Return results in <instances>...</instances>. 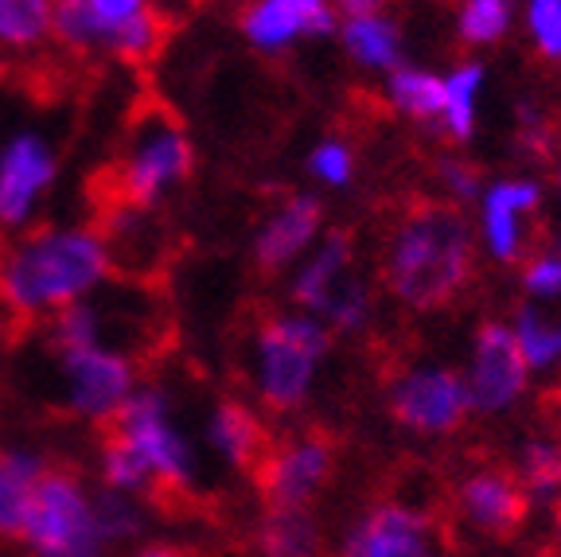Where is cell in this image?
I'll use <instances>...</instances> for the list:
<instances>
[{"label": "cell", "mask_w": 561, "mask_h": 557, "mask_svg": "<svg viewBox=\"0 0 561 557\" xmlns=\"http://www.w3.org/2000/svg\"><path fill=\"white\" fill-rule=\"evenodd\" d=\"M538 211H542V183L511 175L480 192V242L491 262L518 265L538 242Z\"/></svg>", "instance_id": "5bb4252c"}, {"label": "cell", "mask_w": 561, "mask_h": 557, "mask_svg": "<svg viewBox=\"0 0 561 557\" xmlns=\"http://www.w3.org/2000/svg\"><path fill=\"white\" fill-rule=\"evenodd\" d=\"M546 406H550L553 421H558V436H561V386H558V390L550 394V398H546Z\"/></svg>", "instance_id": "f35d334b"}, {"label": "cell", "mask_w": 561, "mask_h": 557, "mask_svg": "<svg viewBox=\"0 0 561 557\" xmlns=\"http://www.w3.org/2000/svg\"><path fill=\"white\" fill-rule=\"evenodd\" d=\"M340 464V444L324 429H297L289 436L270 441L257 468L250 471L257 496L270 511H300L332 484Z\"/></svg>", "instance_id": "30bf717a"}, {"label": "cell", "mask_w": 561, "mask_h": 557, "mask_svg": "<svg viewBox=\"0 0 561 557\" xmlns=\"http://www.w3.org/2000/svg\"><path fill=\"white\" fill-rule=\"evenodd\" d=\"M511 24H515V0H460L456 39L468 52H488L507 39Z\"/></svg>", "instance_id": "83f0119b"}, {"label": "cell", "mask_w": 561, "mask_h": 557, "mask_svg": "<svg viewBox=\"0 0 561 557\" xmlns=\"http://www.w3.org/2000/svg\"><path fill=\"white\" fill-rule=\"evenodd\" d=\"M117 441L140 461V468L152 479V503L149 507H175L180 499L192 496L195 484V456L187 444L184 429L175 421L172 394L164 386L140 383L129 394L117 418L105 425Z\"/></svg>", "instance_id": "5b68a950"}, {"label": "cell", "mask_w": 561, "mask_h": 557, "mask_svg": "<svg viewBox=\"0 0 561 557\" xmlns=\"http://www.w3.org/2000/svg\"><path fill=\"white\" fill-rule=\"evenodd\" d=\"M523 288L535 305L561 300V238L546 235L523 258Z\"/></svg>", "instance_id": "f546056e"}, {"label": "cell", "mask_w": 561, "mask_h": 557, "mask_svg": "<svg viewBox=\"0 0 561 557\" xmlns=\"http://www.w3.org/2000/svg\"><path fill=\"white\" fill-rule=\"evenodd\" d=\"M526 35L546 62H561V0H523Z\"/></svg>", "instance_id": "836d02e7"}, {"label": "cell", "mask_w": 561, "mask_h": 557, "mask_svg": "<svg viewBox=\"0 0 561 557\" xmlns=\"http://www.w3.org/2000/svg\"><path fill=\"white\" fill-rule=\"evenodd\" d=\"M4 336H9V316L0 312V343H4Z\"/></svg>", "instance_id": "60d3db41"}, {"label": "cell", "mask_w": 561, "mask_h": 557, "mask_svg": "<svg viewBox=\"0 0 561 557\" xmlns=\"http://www.w3.org/2000/svg\"><path fill=\"white\" fill-rule=\"evenodd\" d=\"M24 542L35 557H102L94 488L70 464H47L32 491L24 519Z\"/></svg>", "instance_id": "ba28073f"}, {"label": "cell", "mask_w": 561, "mask_h": 557, "mask_svg": "<svg viewBox=\"0 0 561 557\" xmlns=\"http://www.w3.org/2000/svg\"><path fill=\"white\" fill-rule=\"evenodd\" d=\"M145 503L129 496H117V491H94V514H98V531H102L105 546H114V542H129L145 531Z\"/></svg>", "instance_id": "1f68e13d"}, {"label": "cell", "mask_w": 561, "mask_h": 557, "mask_svg": "<svg viewBox=\"0 0 561 557\" xmlns=\"http://www.w3.org/2000/svg\"><path fill=\"white\" fill-rule=\"evenodd\" d=\"M382 94L394 114H402L405 122H413L430 137L445 140V82H440V75L398 62L394 70H386Z\"/></svg>", "instance_id": "d6986e66"}, {"label": "cell", "mask_w": 561, "mask_h": 557, "mask_svg": "<svg viewBox=\"0 0 561 557\" xmlns=\"http://www.w3.org/2000/svg\"><path fill=\"white\" fill-rule=\"evenodd\" d=\"M332 351V331L308 312H265L250 336V386L265 413H297Z\"/></svg>", "instance_id": "277c9868"}, {"label": "cell", "mask_w": 561, "mask_h": 557, "mask_svg": "<svg viewBox=\"0 0 561 557\" xmlns=\"http://www.w3.org/2000/svg\"><path fill=\"white\" fill-rule=\"evenodd\" d=\"M285 4H293V9L300 12V16H308V24L316 27V35H332L335 32V9L332 0H285Z\"/></svg>", "instance_id": "d590c367"}, {"label": "cell", "mask_w": 561, "mask_h": 557, "mask_svg": "<svg viewBox=\"0 0 561 557\" xmlns=\"http://www.w3.org/2000/svg\"><path fill=\"white\" fill-rule=\"evenodd\" d=\"M355 273V235L351 230H324L312 250L289 270V305L297 312L320 316L328 296Z\"/></svg>", "instance_id": "e0dca14e"}, {"label": "cell", "mask_w": 561, "mask_h": 557, "mask_svg": "<svg viewBox=\"0 0 561 557\" xmlns=\"http://www.w3.org/2000/svg\"><path fill=\"white\" fill-rule=\"evenodd\" d=\"M44 359L55 386V406L82 425L105 429L140 386L137 355L114 348V343L44 340Z\"/></svg>", "instance_id": "52a82bcc"}, {"label": "cell", "mask_w": 561, "mask_h": 557, "mask_svg": "<svg viewBox=\"0 0 561 557\" xmlns=\"http://www.w3.org/2000/svg\"><path fill=\"white\" fill-rule=\"evenodd\" d=\"M44 468L47 461L39 453L0 444V546L24 538L27 507H32V491Z\"/></svg>", "instance_id": "7402d4cb"}, {"label": "cell", "mask_w": 561, "mask_h": 557, "mask_svg": "<svg viewBox=\"0 0 561 557\" xmlns=\"http://www.w3.org/2000/svg\"><path fill=\"white\" fill-rule=\"evenodd\" d=\"M511 331H515V343L523 351L530 375H550L561 366V316L546 312L542 305L526 300V305L515 308V320H511Z\"/></svg>", "instance_id": "484cf974"}, {"label": "cell", "mask_w": 561, "mask_h": 557, "mask_svg": "<svg viewBox=\"0 0 561 557\" xmlns=\"http://www.w3.org/2000/svg\"><path fill=\"white\" fill-rule=\"evenodd\" d=\"M335 557H445V519L405 499H382L347 526Z\"/></svg>", "instance_id": "7c38bea8"}, {"label": "cell", "mask_w": 561, "mask_h": 557, "mask_svg": "<svg viewBox=\"0 0 561 557\" xmlns=\"http://www.w3.org/2000/svg\"><path fill=\"white\" fill-rule=\"evenodd\" d=\"M335 35L340 47L355 67L363 70H394L402 62L405 39L402 24L390 12H359V16H340L335 20Z\"/></svg>", "instance_id": "ffe728a7"}, {"label": "cell", "mask_w": 561, "mask_h": 557, "mask_svg": "<svg viewBox=\"0 0 561 557\" xmlns=\"http://www.w3.org/2000/svg\"><path fill=\"white\" fill-rule=\"evenodd\" d=\"M386 410L398 425L417 436H453L465 429L472 406H468L465 375L456 366L421 363L390 378Z\"/></svg>", "instance_id": "8fae6325"}, {"label": "cell", "mask_w": 561, "mask_h": 557, "mask_svg": "<svg viewBox=\"0 0 561 557\" xmlns=\"http://www.w3.org/2000/svg\"><path fill=\"white\" fill-rule=\"evenodd\" d=\"M390 0H332L335 16H359V12H386Z\"/></svg>", "instance_id": "8d00e7d4"}, {"label": "cell", "mask_w": 561, "mask_h": 557, "mask_svg": "<svg viewBox=\"0 0 561 557\" xmlns=\"http://www.w3.org/2000/svg\"><path fill=\"white\" fill-rule=\"evenodd\" d=\"M515 145L523 148L530 160H550L553 148H558V125H553V117L546 114L542 105L530 102V98H523V102L515 105Z\"/></svg>", "instance_id": "d6a6232c"}, {"label": "cell", "mask_w": 561, "mask_h": 557, "mask_svg": "<svg viewBox=\"0 0 561 557\" xmlns=\"http://www.w3.org/2000/svg\"><path fill=\"white\" fill-rule=\"evenodd\" d=\"M133 557H192V549L175 546V542H149V546H140Z\"/></svg>", "instance_id": "74e56055"}, {"label": "cell", "mask_w": 561, "mask_h": 557, "mask_svg": "<svg viewBox=\"0 0 561 557\" xmlns=\"http://www.w3.org/2000/svg\"><path fill=\"white\" fill-rule=\"evenodd\" d=\"M523 484V491L535 499H558L561 496V436H526L518 448V461L511 468Z\"/></svg>", "instance_id": "4316f807"}, {"label": "cell", "mask_w": 561, "mask_h": 557, "mask_svg": "<svg viewBox=\"0 0 561 557\" xmlns=\"http://www.w3.org/2000/svg\"><path fill=\"white\" fill-rule=\"evenodd\" d=\"M375 316V288L359 277V273H351L332 296H328V305L320 308L316 320L324 323L332 336H355L363 331Z\"/></svg>", "instance_id": "f1b7e54d"}, {"label": "cell", "mask_w": 561, "mask_h": 557, "mask_svg": "<svg viewBox=\"0 0 561 557\" xmlns=\"http://www.w3.org/2000/svg\"><path fill=\"white\" fill-rule=\"evenodd\" d=\"M305 168L316 183H324V187H335V192H340V187H347V183L355 180V172H359V157H355V145H351V140L324 137L308 148Z\"/></svg>", "instance_id": "4dcf8cb0"}, {"label": "cell", "mask_w": 561, "mask_h": 557, "mask_svg": "<svg viewBox=\"0 0 561 557\" xmlns=\"http://www.w3.org/2000/svg\"><path fill=\"white\" fill-rule=\"evenodd\" d=\"M164 35L157 0H55V47L67 55L137 67L164 47Z\"/></svg>", "instance_id": "8992f818"}, {"label": "cell", "mask_w": 561, "mask_h": 557, "mask_svg": "<svg viewBox=\"0 0 561 557\" xmlns=\"http://www.w3.org/2000/svg\"><path fill=\"white\" fill-rule=\"evenodd\" d=\"M437 180L445 183V192L453 195L456 207L476 203V200H480V192H483L480 168H476L468 157H456V152H445V157L437 160Z\"/></svg>", "instance_id": "e575fe53"}, {"label": "cell", "mask_w": 561, "mask_h": 557, "mask_svg": "<svg viewBox=\"0 0 561 557\" xmlns=\"http://www.w3.org/2000/svg\"><path fill=\"white\" fill-rule=\"evenodd\" d=\"M553 192H558V203H561V160H558V164H553Z\"/></svg>", "instance_id": "ab89813d"}, {"label": "cell", "mask_w": 561, "mask_h": 557, "mask_svg": "<svg viewBox=\"0 0 561 557\" xmlns=\"http://www.w3.org/2000/svg\"><path fill=\"white\" fill-rule=\"evenodd\" d=\"M320 235H324V200L312 192H289L262 218L250 253L265 277H277V273H289Z\"/></svg>", "instance_id": "2e32d148"}, {"label": "cell", "mask_w": 561, "mask_h": 557, "mask_svg": "<svg viewBox=\"0 0 561 557\" xmlns=\"http://www.w3.org/2000/svg\"><path fill=\"white\" fill-rule=\"evenodd\" d=\"M257 549L262 557H324V531L312 511H270L257 523Z\"/></svg>", "instance_id": "cb8c5ba5"}, {"label": "cell", "mask_w": 561, "mask_h": 557, "mask_svg": "<svg viewBox=\"0 0 561 557\" xmlns=\"http://www.w3.org/2000/svg\"><path fill=\"white\" fill-rule=\"evenodd\" d=\"M378 277L390 300L410 312H445L476 281V230L465 207L413 200L390 218L378 253Z\"/></svg>", "instance_id": "7a4b0ae2"}, {"label": "cell", "mask_w": 561, "mask_h": 557, "mask_svg": "<svg viewBox=\"0 0 561 557\" xmlns=\"http://www.w3.org/2000/svg\"><path fill=\"white\" fill-rule=\"evenodd\" d=\"M117 281L110 242L98 223H35L0 238V312L20 323H47Z\"/></svg>", "instance_id": "6da1fadb"}, {"label": "cell", "mask_w": 561, "mask_h": 557, "mask_svg": "<svg viewBox=\"0 0 561 557\" xmlns=\"http://www.w3.org/2000/svg\"><path fill=\"white\" fill-rule=\"evenodd\" d=\"M238 32L262 55H280L305 39H316V27L308 24V16H300L285 0H245L238 12Z\"/></svg>", "instance_id": "44dd1931"}, {"label": "cell", "mask_w": 561, "mask_h": 557, "mask_svg": "<svg viewBox=\"0 0 561 557\" xmlns=\"http://www.w3.org/2000/svg\"><path fill=\"white\" fill-rule=\"evenodd\" d=\"M270 429H265L262 413L250 401L238 398H219L207 413V444L215 448L222 464H230L234 471L250 476L257 468V461L270 448Z\"/></svg>", "instance_id": "ac0fdd59"}, {"label": "cell", "mask_w": 561, "mask_h": 557, "mask_svg": "<svg viewBox=\"0 0 561 557\" xmlns=\"http://www.w3.org/2000/svg\"><path fill=\"white\" fill-rule=\"evenodd\" d=\"M468 406L483 418H500L530 386V366L515 343V331L507 320H483L472 336V355H468Z\"/></svg>", "instance_id": "4fadbf2b"}, {"label": "cell", "mask_w": 561, "mask_h": 557, "mask_svg": "<svg viewBox=\"0 0 561 557\" xmlns=\"http://www.w3.org/2000/svg\"><path fill=\"white\" fill-rule=\"evenodd\" d=\"M55 47V0H0V59H35Z\"/></svg>", "instance_id": "603a6c76"}, {"label": "cell", "mask_w": 561, "mask_h": 557, "mask_svg": "<svg viewBox=\"0 0 561 557\" xmlns=\"http://www.w3.org/2000/svg\"><path fill=\"white\" fill-rule=\"evenodd\" d=\"M192 172L195 140L187 125L164 105H145L129 117L110 164V203L160 211L175 192H184Z\"/></svg>", "instance_id": "3957f363"}, {"label": "cell", "mask_w": 561, "mask_h": 557, "mask_svg": "<svg viewBox=\"0 0 561 557\" xmlns=\"http://www.w3.org/2000/svg\"><path fill=\"white\" fill-rule=\"evenodd\" d=\"M62 157L47 129L16 125L0 133V238L44 223V211L59 187Z\"/></svg>", "instance_id": "9c48e42d"}, {"label": "cell", "mask_w": 561, "mask_h": 557, "mask_svg": "<svg viewBox=\"0 0 561 557\" xmlns=\"http://www.w3.org/2000/svg\"><path fill=\"white\" fill-rule=\"evenodd\" d=\"M453 511L465 526L491 542H511L530 519V496L523 491L518 476L503 464L472 468L453 488Z\"/></svg>", "instance_id": "9a60e30c"}, {"label": "cell", "mask_w": 561, "mask_h": 557, "mask_svg": "<svg viewBox=\"0 0 561 557\" xmlns=\"http://www.w3.org/2000/svg\"><path fill=\"white\" fill-rule=\"evenodd\" d=\"M440 82H445V140L468 145L480 125V94L488 82V67L480 59H468L440 75Z\"/></svg>", "instance_id": "d4e9b609"}]
</instances>
